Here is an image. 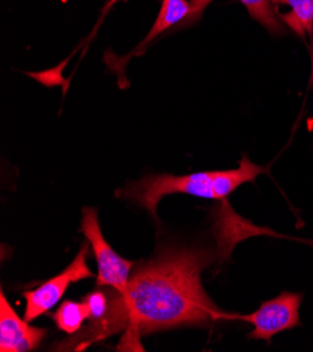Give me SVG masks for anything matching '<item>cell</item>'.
<instances>
[{
	"label": "cell",
	"instance_id": "9",
	"mask_svg": "<svg viewBox=\"0 0 313 352\" xmlns=\"http://www.w3.org/2000/svg\"><path fill=\"white\" fill-rule=\"evenodd\" d=\"M90 319V310L86 302H72L65 300L59 309L54 313L52 320L58 326L59 330L75 334L82 330L85 320Z\"/></svg>",
	"mask_w": 313,
	"mask_h": 352
},
{
	"label": "cell",
	"instance_id": "5",
	"mask_svg": "<svg viewBox=\"0 0 313 352\" xmlns=\"http://www.w3.org/2000/svg\"><path fill=\"white\" fill-rule=\"evenodd\" d=\"M89 249L87 244H82L80 250L75 260L69 264L61 274L45 280L37 289L27 291L23 294L25 299L24 319L30 323L36 320L40 316L52 309L63 296L71 284L79 283L82 279L91 278L93 272L87 267Z\"/></svg>",
	"mask_w": 313,
	"mask_h": 352
},
{
	"label": "cell",
	"instance_id": "3",
	"mask_svg": "<svg viewBox=\"0 0 313 352\" xmlns=\"http://www.w3.org/2000/svg\"><path fill=\"white\" fill-rule=\"evenodd\" d=\"M80 229L89 240L96 257L98 270L97 285L124 292L129 283L133 263L118 256L113 250L109 241L104 239L98 225V215L96 208L83 209V219Z\"/></svg>",
	"mask_w": 313,
	"mask_h": 352
},
{
	"label": "cell",
	"instance_id": "10",
	"mask_svg": "<svg viewBox=\"0 0 313 352\" xmlns=\"http://www.w3.org/2000/svg\"><path fill=\"white\" fill-rule=\"evenodd\" d=\"M240 2L248 9L252 19L259 21L267 31L274 35L284 32V25L280 17L275 16L271 0H240Z\"/></svg>",
	"mask_w": 313,
	"mask_h": 352
},
{
	"label": "cell",
	"instance_id": "11",
	"mask_svg": "<svg viewBox=\"0 0 313 352\" xmlns=\"http://www.w3.org/2000/svg\"><path fill=\"white\" fill-rule=\"evenodd\" d=\"M85 302L89 306L90 310V319L89 320H96L100 319L101 316L106 313L107 306H109V296L106 291H96L91 292L85 298Z\"/></svg>",
	"mask_w": 313,
	"mask_h": 352
},
{
	"label": "cell",
	"instance_id": "14",
	"mask_svg": "<svg viewBox=\"0 0 313 352\" xmlns=\"http://www.w3.org/2000/svg\"><path fill=\"white\" fill-rule=\"evenodd\" d=\"M312 63H313V60H312ZM312 78H313V70H312Z\"/></svg>",
	"mask_w": 313,
	"mask_h": 352
},
{
	"label": "cell",
	"instance_id": "6",
	"mask_svg": "<svg viewBox=\"0 0 313 352\" xmlns=\"http://www.w3.org/2000/svg\"><path fill=\"white\" fill-rule=\"evenodd\" d=\"M47 331L30 326L13 310L3 291L0 295V351L25 352L39 348Z\"/></svg>",
	"mask_w": 313,
	"mask_h": 352
},
{
	"label": "cell",
	"instance_id": "1",
	"mask_svg": "<svg viewBox=\"0 0 313 352\" xmlns=\"http://www.w3.org/2000/svg\"><path fill=\"white\" fill-rule=\"evenodd\" d=\"M215 256L210 250H166L139 265L124 292L109 291V306L90 320L61 351H83L87 345L124 330L151 334L184 326L206 327L226 319L202 287L201 274Z\"/></svg>",
	"mask_w": 313,
	"mask_h": 352
},
{
	"label": "cell",
	"instance_id": "2",
	"mask_svg": "<svg viewBox=\"0 0 313 352\" xmlns=\"http://www.w3.org/2000/svg\"><path fill=\"white\" fill-rule=\"evenodd\" d=\"M266 171V167L252 163L245 156L241 157L239 167L232 170L202 171L186 175L149 174L142 180L129 183L122 191H118V195L144 206L158 219V204L166 195L187 194L208 199H225L241 184L252 183L257 175Z\"/></svg>",
	"mask_w": 313,
	"mask_h": 352
},
{
	"label": "cell",
	"instance_id": "8",
	"mask_svg": "<svg viewBox=\"0 0 313 352\" xmlns=\"http://www.w3.org/2000/svg\"><path fill=\"white\" fill-rule=\"evenodd\" d=\"M272 5L290 6V12L280 14V20L287 24L299 37L313 34V0H271Z\"/></svg>",
	"mask_w": 313,
	"mask_h": 352
},
{
	"label": "cell",
	"instance_id": "12",
	"mask_svg": "<svg viewBox=\"0 0 313 352\" xmlns=\"http://www.w3.org/2000/svg\"><path fill=\"white\" fill-rule=\"evenodd\" d=\"M214 0H190V16L183 24H190L201 19L204 10L211 5Z\"/></svg>",
	"mask_w": 313,
	"mask_h": 352
},
{
	"label": "cell",
	"instance_id": "7",
	"mask_svg": "<svg viewBox=\"0 0 313 352\" xmlns=\"http://www.w3.org/2000/svg\"><path fill=\"white\" fill-rule=\"evenodd\" d=\"M188 16L190 3L187 0H162V8L151 31L148 32L144 41L132 52V55L141 54L144 48L148 47V44H151L155 38H158L160 34L166 32L171 27H176L179 23H184Z\"/></svg>",
	"mask_w": 313,
	"mask_h": 352
},
{
	"label": "cell",
	"instance_id": "13",
	"mask_svg": "<svg viewBox=\"0 0 313 352\" xmlns=\"http://www.w3.org/2000/svg\"><path fill=\"white\" fill-rule=\"evenodd\" d=\"M118 2H127V0H109V3H107V6L104 8V10H102V13H106L109 9H111L116 3H118Z\"/></svg>",
	"mask_w": 313,
	"mask_h": 352
},
{
	"label": "cell",
	"instance_id": "4",
	"mask_svg": "<svg viewBox=\"0 0 313 352\" xmlns=\"http://www.w3.org/2000/svg\"><path fill=\"white\" fill-rule=\"evenodd\" d=\"M302 303V295L294 292H283L275 299L263 302L261 306L250 314L245 316H226V319H237L252 323L253 331L249 333L252 340L270 341L272 336L291 330L301 324L299 307Z\"/></svg>",
	"mask_w": 313,
	"mask_h": 352
},
{
	"label": "cell",
	"instance_id": "15",
	"mask_svg": "<svg viewBox=\"0 0 313 352\" xmlns=\"http://www.w3.org/2000/svg\"><path fill=\"white\" fill-rule=\"evenodd\" d=\"M309 243H310V244H313V241H309Z\"/></svg>",
	"mask_w": 313,
	"mask_h": 352
}]
</instances>
